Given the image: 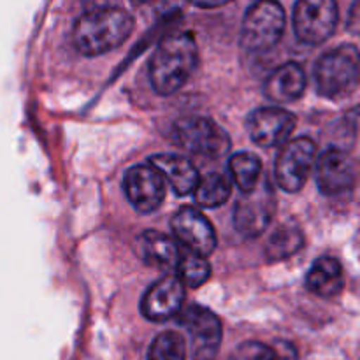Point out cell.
<instances>
[{
  "label": "cell",
  "mask_w": 360,
  "mask_h": 360,
  "mask_svg": "<svg viewBox=\"0 0 360 360\" xmlns=\"http://www.w3.org/2000/svg\"><path fill=\"white\" fill-rule=\"evenodd\" d=\"M123 190L129 202L139 213L157 211L165 200V179L153 165H134L125 172Z\"/></svg>",
  "instance_id": "obj_12"
},
{
  "label": "cell",
  "mask_w": 360,
  "mask_h": 360,
  "mask_svg": "<svg viewBox=\"0 0 360 360\" xmlns=\"http://www.w3.org/2000/svg\"><path fill=\"white\" fill-rule=\"evenodd\" d=\"M297 118L281 108H260L248 118V134L255 144L274 148L285 144L295 129Z\"/></svg>",
  "instance_id": "obj_14"
},
{
  "label": "cell",
  "mask_w": 360,
  "mask_h": 360,
  "mask_svg": "<svg viewBox=\"0 0 360 360\" xmlns=\"http://www.w3.org/2000/svg\"><path fill=\"white\" fill-rule=\"evenodd\" d=\"M199 48L190 32H178L162 39L150 60V83L158 95L176 94L195 72Z\"/></svg>",
  "instance_id": "obj_1"
},
{
  "label": "cell",
  "mask_w": 360,
  "mask_h": 360,
  "mask_svg": "<svg viewBox=\"0 0 360 360\" xmlns=\"http://www.w3.org/2000/svg\"><path fill=\"white\" fill-rule=\"evenodd\" d=\"M185 285L176 274L162 278L151 285L141 301V311L151 322L176 319L185 308Z\"/></svg>",
  "instance_id": "obj_13"
},
{
  "label": "cell",
  "mask_w": 360,
  "mask_h": 360,
  "mask_svg": "<svg viewBox=\"0 0 360 360\" xmlns=\"http://www.w3.org/2000/svg\"><path fill=\"white\" fill-rule=\"evenodd\" d=\"M287 27V14L278 0H257L245 14L241 46L250 53H264L281 41Z\"/></svg>",
  "instance_id": "obj_5"
},
{
  "label": "cell",
  "mask_w": 360,
  "mask_h": 360,
  "mask_svg": "<svg viewBox=\"0 0 360 360\" xmlns=\"http://www.w3.org/2000/svg\"><path fill=\"white\" fill-rule=\"evenodd\" d=\"M134 30V18L122 7H98L81 14L72 28L74 48L84 56H98L120 48Z\"/></svg>",
  "instance_id": "obj_2"
},
{
  "label": "cell",
  "mask_w": 360,
  "mask_h": 360,
  "mask_svg": "<svg viewBox=\"0 0 360 360\" xmlns=\"http://www.w3.org/2000/svg\"><path fill=\"white\" fill-rule=\"evenodd\" d=\"M232 193V179L224 172H207L200 176L197 188L193 190L195 202L200 207L213 210L229 200Z\"/></svg>",
  "instance_id": "obj_20"
},
{
  "label": "cell",
  "mask_w": 360,
  "mask_h": 360,
  "mask_svg": "<svg viewBox=\"0 0 360 360\" xmlns=\"http://www.w3.org/2000/svg\"><path fill=\"white\" fill-rule=\"evenodd\" d=\"M229 171H231V179L241 193H248L259 185L262 178V162L257 155L241 151L234 153L229 160Z\"/></svg>",
  "instance_id": "obj_21"
},
{
  "label": "cell",
  "mask_w": 360,
  "mask_h": 360,
  "mask_svg": "<svg viewBox=\"0 0 360 360\" xmlns=\"http://www.w3.org/2000/svg\"><path fill=\"white\" fill-rule=\"evenodd\" d=\"M274 348H276L278 359L280 360H297V352H295V348L292 347L290 343H283V341H280Z\"/></svg>",
  "instance_id": "obj_26"
},
{
  "label": "cell",
  "mask_w": 360,
  "mask_h": 360,
  "mask_svg": "<svg viewBox=\"0 0 360 360\" xmlns=\"http://www.w3.org/2000/svg\"><path fill=\"white\" fill-rule=\"evenodd\" d=\"M171 229L176 241L188 252L210 257L217 248V231L206 214L197 207H181L172 217Z\"/></svg>",
  "instance_id": "obj_11"
},
{
  "label": "cell",
  "mask_w": 360,
  "mask_h": 360,
  "mask_svg": "<svg viewBox=\"0 0 360 360\" xmlns=\"http://www.w3.org/2000/svg\"><path fill=\"white\" fill-rule=\"evenodd\" d=\"M190 340L193 360H213L221 345V322L211 309L190 304L176 316Z\"/></svg>",
  "instance_id": "obj_9"
},
{
  "label": "cell",
  "mask_w": 360,
  "mask_h": 360,
  "mask_svg": "<svg viewBox=\"0 0 360 360\" xmlns=\"http://www.w3.org/2000/svg\"><path fill=\"white\" fill-rule=\"evenodd\" d=\"M136 7H164L172 4L174 0H130Z\"/></svg>",
  "instance_id": "obj_28"
},
{
  "label": "cell",
  "mask_w": 360,
  "mask_h": 360,
  "mask_svg": "<svg viewBox=\"0 0 360 360\" xmlns=\"http://www.w3.org/2000/svg\"><path fill=\"white\" fill-rule=\"evenodd\" d=\"M150 164L171 185L176 195L185 197L197 188L200 174L188 157L179 153H158L150 158Z\"/></svg>",
  "instance_id": "obj_15"
},
{
  "label": "cell",
  "mask_w": 360,
  "mask_h": 360,
  "mask_svg": "<svg viewBox=\"0 0 360 360\" xmlns=\"http://www.w3.org/2000/svg\"><path fill=\"white\" fill-rule=\"evenodd\" d=\"M176 276L183 281L185 287L197 288L206 283L211 278V266L207 262V257L199 255V253L188 252L183 248L181 259L174 271Z\"/></svg>",
  "instance_id": "obj_22"
},
{
  "label": "cell",
  "mask_w": 360,
  "mask_h": 360,
  "mask_svg": "<svg viewBox=\"0 0 360 360\" xmlns=\"http://www.w3.org/2000/svg\"><path fill=\"white\" fill-rule=\"evenodd\" d=\"M304 232L301 227L295 224H283L278 229H274L273 234L269 236L266 243V253L267 262H281V260L290 259L292 255L299 253L304 246Z\"/></svg>",
  "instance_id": "obj_19"
},
{
  "label": "cell",
  "mask_w": 360,
  "mask_h": 360,
  "mask_svg": "<svg viewBox=\"0 0 360 360\" xmlns=\"http://www.w3.org/2000/svg\"><path fill=\"white\" fill-rule=\"evenodd\" d=\"M172 141L186 153L218 160L231 151L229 134L206 116H183L172 125Z\"/></svg>",
  "instance_id": "obj_4"
},
{
  "label": "cell",
  "mask_w": 360,
  "mask_h": 360,
  "mask_svg": "<svg viewBox=\"0 0 360 360\" xmlns=\"http://www.w3.org/2000/svg\"><path fill=\"white\" fill-rule=\"evenodd\" d=\"M315 179L323 195H345L352 192L357 183V165L354 158L341 148H327L316 158Z\"/></svg>",
  "instance_id": "obj_10"
},
{
  "label": "cell",
  "mask_w": 360,
  "mask_h": 360,
  "mask_svg": "<svg viewBox=\"0 0 360 360\" xmlns=\"http://www.w3.org/2000/svg\"><path fill=\"white\" fill-rule=\"evenodd\" d=\"M148 360H186V341L174 330L158 334L148 350Z\"/></svg>",
  "instance_id": "obj_23"
},
{
  "label": "cell",
  "mask_w": 360,
  "mask_h": 360,
  "mask_svg": "<svg viewBox=\"0 0 360 360\" xmlns=\"http://www.w3.org/2000/svg\"><path fill=\"white\" fill-rule=\"evenodd\" d=\"M319 158L316 143L309 137H297L285 143L276 158L274 176L283 192L295 193L304 188Z\"/></svg>",
  "instance_id": "obj_8"
},
{
  "label": "cell",
  "mask_w": 360,
  "mask_h": 360,
  "mask_svg": "<svg viewBox=\"0 0 360 360\" xmlns=\"http://www.w3.org/2000/svg\"><path fill=\"white\" fill-rule=\"evenodd\" d=\"M231 360H280L274 347L264 345L260 341H245L232 354Z\"/></svg>",
  "instance_id": "obj_24"
},
{
  "label": "cell",
  "mask_w": 360,
  "mask_h": 360,
  "mask_svg": "<svg viewBox=\"0 0 360 360\" xmlns=\"http://www.w3.org/2000/svg\"><path fill=\"white\" fill-rule=\"evenodd\" d=\"M347 30L352 35H359L360 37V0H354V4H352L347 20Z\"/></svg>",
  "instance_id": "obj_25"
},
{
  "label": "cell",
  "mask_w": 360,
  "mask_h": 360,
  "mask_svg": "<svg viewBox=\"0 0 360 360\" xmlns=\"http://www.w3.org/2000/svg\"><path fill=\"white\" fill-rule=\"evenodd\" d=\"M316 91L329 101L350 97L360 81V49L355 44H341L323 53L313 69Z\"/></svg>",
  "instance_id": "obj_3"
},
{
  "label": "cell",
  "mask_w": 360,
  "mask_h": 360,
  "mask_svg": "<svg viewBox=\"0 0 360 360\" xmlns=\"http://www.w3.org/2000/svg\"><path fill=\"white\" fill-rule=\"evenodd\" d=\"M276 213V195L273 183L262 176L259 185L241 193L234 206V227L243 238L255 239L267 231Z\"/></svg>",
  "instance_id": "obj_6"
},
{
  "label": "cell",
  "mask_w": 360,
  "mask_h": 360,
  "mask_svg": "<svg viewBox=\"0 0 360 360\" xmlns=\"http://www.w3.org/2000/svg\"><path fill=\"white\" fill-rule=\"evenodd\" d=\"M188 2L195 7H200V9H214V7L227 6L232 0H188Z\"/></svg>",
  "instance_id": "obj_27"
},
{
  "label": "cell",
  "mask_w": 360,
  "mask_h": 360,
  "mask_svg": "<svg viewBox=\"0 0 360 360\" xmlns=\"http://www.w3.org/2000/svg\"><path fill=\"white\" fill-rule=\"evenodd\" d=\"M306 288L322 299H333L345 288L343 267L334 257H320L306 274Z\"/></svg>",
  "instance_id": "obj_18"
},
{
  "label": "cell",
  "mask_w": 360,
  "mask_h": 360,
  "mask_svg": "<svg viewBox=\"0 0 360 360\" xmlns=\"http://www.w3.org/2000/svg\"><path fill=\"white\" fill-rule=\"evenodd\" d=\"M347 123L348 125L355 127V129L360 127V104L355 105V108H352L350 111L347 112Z\"/></svg>",
  "instance_id": "obj_29"
},
{
  "label": "cell",
  "mask_w": 360,
  "mask_h": 360,
  "mask_svg": "<svg viewBox=\"0 0 360 360\" xmlns=\"http://www.w3.org/2000/svg\"><path fill=\"white\" fill-rule=\"evenodd\" d=\"M304 90L306 72L295 62H287L274 69L264 84V95L276 104L297 101L302 97Z\"/></svg>",
  "instance_id": "obj_16"
},
{
  "label": "cell",
  "mask_w": 360,
  "mask_h": 360,
  "mask_svg": "<svg viewBox=\"0 0 360 360\" xmlns=\"http://www.w3.org/2000/svg\"><path fill=\"white\" fill-rule=\"evenodd\" d=\"M340 21L336 0H297L292 14L295 37L308 46H320L333 37Z\"/></svg>",
  "instance_id": "obj_7"
},
{
  "label": "cell",
  "mask_w": 360,
  "mask_h": 360,
  "mask_svg": "<svg viewBox=\"0 0 360 360\" xmlns=\"http://www.w3.org/2000/svg\"><path fill=\"white\" fill-rule=\"evenodd\" d=\"M137 252L141 259L150 266L174 273L181 259L183 246L174 238H169L162 232L146 231L137 239Z\"/></svg>",
  "instance_id": "obj_17"
}]
</instances>
